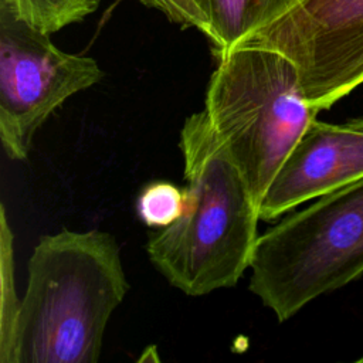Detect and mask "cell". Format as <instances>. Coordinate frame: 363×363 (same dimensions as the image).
Here are the masks:
<instances>
[{
    "label": "cell",
    "instance_id": "obj_1",
    "mask_svg": "<svg viewBox=\"0 0 363 363\" xmlns=\"http://www.w3.org/2000/svg\"><path fill=\"white\" fill-rule=\"evenodd\" d=\"M1 363H96L104 333L129 284L115 237L61 230L43 235Z\"/></svg>",
    "mask_w": 363,
    "mask_h": 363
},
{
    "label": "cell",
    "instance_id": "obj_2",
    "mask_svg": "<svg viewBox=\"0 0 363 363\" xmlns=\"http://www.w3.org/2000/svg\"><path fill=\"white\" fill-rule=\"evenodd\" d=\"M180 150L187 207L147 241L153 267L191 296L234 286L250 268L258 238V206L206 111L186 118Z\"/></svg>",
    "mask_w": 363,
    "mask_h": 363
},
{
    "label": "cell",
    "instance_id": "obj_3",
    "mask_svg": "<svg viewBox=\"0 0 363 363\" xmlns=\"http://www.w3.org/2000/svg\"><path fill=\"white\" fill-rule=\"evenodd\" d=\"M204 111L259 207L268 186L318 111L282 54L238 45L217 60Z\"/></svg>",
    "mask_w": 363,
    "mask_h": 363
},
{
    "label": "cell",
    "instance_id": "obj_4",
    "mask_svg": "<svg viewBox=\"0 0 363 363\" xmlns=\"http://www.w3.org/2000/svg\"><path fill=\"white\" fill-rule=\"evenodd\" d=\"M250 291L279 322L363 274V179L329 191L258 235Z\"/></svg>",
    "mask_w": 363,
    "mask_h": 363
},
{
    "label": "cell",
    "instance_id": "obj_5",
    "mask_svg": "<svg viewBox=\"0 0 363 363\" xmlns=\"http://www.w3.org/2000/svg\"><path fill=\"white\" fill-rule=\"evenodd\" d=\"M104 75L94 58L60 50L0 0V140L11 160H24L47 118Z\"/></svg>",
    "mask_w": 363,
    "mask_h": 363
},
{
    "label": "cell",
    "instance_id": "obj_6",
    "mask_svg": "<svg viewBox=\"0 0 363 363\" xmlns=\"http://www.w3.org/2000/svg\"><path fill=\"white\" fill-rule=\"evenodd\" d=\"M240 45L286 57L308 104L328 109L363 84V0H294Z\"/></svg>",
    "mask_w": 363,
    "mask_h": 363
},
{
    "label": "cell",
    "instance_id": "obj_7",
    "mask_svg": "<svg viewBox=\"0 0 363 363\" xmlns=\"http://www.w3.org/2000/svg\"><path fill=\"white\" fill-rule=\"evenodd\" d=\"M363 179V129L309 123L262 197L258 214L275 220L294 207Z\"/></svg>",
    "mask_w": 363,
    "mask_h": 363
},
{
    "label": "cell",
    "instance_id": "obj_8",
    "mask_svg": "<svg viewBox=\"0 0 363 363\" xmlns=\"http://www.w3.org/2000/svg\"><path fill=\"white\" fill-rule=\"evenodd\" d=\"M294 0H140L172 23L196 28L218 60L274 20Z\"/></svg>",
    "mask_w": 363,
    "mask_h": 363
},
{
    "label": "cell",
    "instance_id": "obj_9",
    "mask_svg": "<svg viewBox=\"0 0 363 363\" xmlns=\"http://www.w3.org/2000/svg\"><path fill=\"white\" fill-rule=\"evenodd\" d=\"M30 27L51 35L92 14L101 0H4Z\"/></svg>",
    "mask_w": 363,
    "mask_h": 363
},
{
    "label": "cell",
    "instance_id": "obj_10",
    "mask_svg": "<svg viewBox=\"0 0 363 363\" xmlns=\"http://www.w3.org/2000/svg\"><path fill=\"white\" fill-rule=\"evenodd\" d=\"M186 189L166 182L147 183L138 196L136 211L139 218L152 228H166L176 223L186 211Z\"/></svg>",
    "mask_w": 363,
    "mask_h": 363
},
{
    "label": "cell",
    "instance_id": "obj_11",
    "mask_svg": "<svg viewBox=\"0 0 363 363\" xmlns=\"http://www.w3.org/2000/svg\"><path fill=\"white\" fill-rule=\"evenodd\" d=\"M20 301L16 296L13 281V240L1 208V333L0 349L4 347L11 336Z\"/></svg>",
    "mask_w": 363,
    "mask_h": 363
},
{
    "label": "cell",
    "instance_id": "obj_12",
    "mask_svg": "<svg viewBox=\"0 0 363 363\" xmlns=\"http://www.w3.org/2000/svg\"><path fill=\"white\" fill-rule=\"evenodd\" d=\"M347 123H350L352 126H356V128H362V129H363V118L350 119V121H347Z\"/></svg>",
    "mask_w": 363,
    "mask_h": 363
},
{
    "label": "cell",
    "instance_id": "obj_13",
    "mask_svg": "<svg viewBox=\"0 0 363 363\" xmlns=\"http://www.w3.org/2000/svg\"><path fill=\"white\" fill-rule=\"evenodd\" d=\"M357 362H362V363H363V357H360Z\"/></svg>",
    "mask_w": 363,
    "mask_h": 363
}]
</instances>
